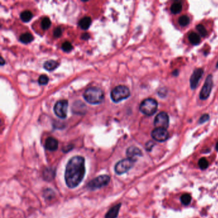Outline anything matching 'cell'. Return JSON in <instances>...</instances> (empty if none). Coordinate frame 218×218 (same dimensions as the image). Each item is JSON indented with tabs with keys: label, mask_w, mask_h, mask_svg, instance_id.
Here are the masks:
<instances>
[{
	"label": "cell",
	"mask_w": 218,
	"mask_h": 218,
	"mask_svg": "<svg viewBox=\"0 0 218 218\" xmlns=\"http://www.w3.org/2000/svg\"><path fill=\"white\" fill-rule=\"evenodd\" d=\"M62 48L65 52H69L72 49V45L69 42H65L62 44Z\"/></svg>",
	"instance_id": "f1b7e54d"
},
{
	"label": "cell",
	"mask_w": 218,
	"mask_h": 218,
	"mask_svg": "<svg viewBox=\"0 0 218 218\" xmlns=\"http://www.w3.org/2000/svg\"><path fill=\"white\" fill-rule=\"evenodd\" d=\"M158 104L154 98H147L141 103L140 110L142 113L147 116L153 115L157 110Z\"/></svg>",
	"instance_id": "277c9868"
},
{
	"label": "cell",
	"mask_w": 218,
	"mask_h": 218,
	"mask_svg": "<svg viewBox=\"0 0 218 218\" xmlns=\"http://www.w3.org/2000/svg\"><path fill=\"white\" fill-rule=\"evenodd\" d=\"M151 136L154 140L159 142L165 141L169 137V133L166 129L162 128H155L151 133Z\"/></svg>",
	"instance_id": "30bf717a"
},
{
	"label": "cell",
	"mask_w": 218,
	"mask_h": 218,
	"mask_svg": "<svg viewBox=\"0 0 218 218\" xmlns=\"http://www.w3.org/2000/svg\"><path fill=\"white\" fill-rule=\"evenodd\" d=\"M182 9V5L180 2H175L171 6L170 10L173 14H179Z\"/></svg>",
	"instance_id": "e0dca14e"
},
{
	"label": "cell",
	"mask_w": 218,
	"mask_h": 218,
	"mask_svg": "<svg viewBox=\"0 0 218 218\" xmlns=\"http://www.w3.org/2000/svg\"><path fill=\"white\" fill-rule=\"evenodd\" d=\"M121 205H122L121 203H118L114 207H111L108 211V213L105 214V218H116L118 215L119 211H120Z\"/></svg>",
	"instance_id": "4fadbf2b"
},
{
	"label": "cell",
	"mask_w": 218,
	"mask_h": 218,
	"mask_svg": "<svg viewBox=\"0 0 218 218\" xmlns=\"http://www.w3.org/2000/svg\"><path fill=\"white\" fill-rule=\"evenodd\" d=\"M154 146V142L150 141H148V142L147 143L146 147H146V149H147L148 151H150V150H152V148H153Z\"/></svg>",
	"instance_id": "1f68e13d"
},
{
	"label": "cell",
	"mask_w": 218,
	"mask_h": 218,
	"mask_svg": "<svg viewBox=\"0 0 218 218\" xmlns=\"http://www.w3.org/2000/svg\"><path fill=\"white\" fill-rule=\"evenodd\" d=\"M130 96L129 89L123 85H119L114 88L111 92V99L115 102H119Z\"/></svg>",
	"instance_id": "3957f363"
},
{
	"label": "cell",
	"mask_w": 218,
	"mask_h": 218,
	"mask_svg": "<svg viewBox=\"0 0 218 218\" xmlns=\"http://www.w3.org/2000/svg\"><path fill=\"white\" fill-rule=\"evenodd\" d=\"M72 148H73V145H67V146H66L63 148V152L65 153L68 152L71 150Z\"/></svg>",
	"instance_id": "d6a6232c"
},
{
	"label": "cell",
	"mask_w": 218,
	"mask_h": 218,
	"mask_svg": "<svg viewBox=\"0 0 218 218\" xmlns=\"http://www.w3.org/2000/svg\"><path fill=\"white\" fill-rule=\"evenodd\" d=\"M62 34V30H61L60 28H59V27L57 28H56V29L55 30V31H54V35H55V37H59L61 36Z\"/></svg>",
	"instance_id": "4dcf8cb0"
},
{
	"label": "cell",
	"mask_w": 218,
	"mask_h": 218,
	"mask_svg": "<svg viewBox=\"0 0 218 218\" xmlns=\"http://www.w3.org/2000/svg\"><path fill=\"white\" fill-rule=\"evenodd\" d=\"M1 59H2V63H1V65H3V63H4V60H3V58H2V57Z\"/></svg>",
	"instance_id": "e575fe53"
},
{
	"label": "cell",
	"mask_w": 218,
	"mask_h": 218,
	"mask_svg": "<svg viewBox=\"0 0 218 218\" xmlns=\"http://www.w3.org/2000/svg\"><path fill=\"white\" fill-rule=\"evenodd\" d=\"M110 181V177L107 175H99L90 180L87 184V188L91 191H94L102 188L108 184Z\"/></svg>",
	"instance_id": "8992f818"
},
{
	"label": "cell",
	"mask_w": 218,
	"mask_h": 218,
	"mask_svg": "<svg viewBox=\"0 0 218 218\" xmlns=\"http://www.w3.org/2000/svg\"><path fill=\"white\" fill-rule=\"evenodd\" d=\"M33 15L32 13L29 11V10H25L21 12V15H20V17H21V19L23 22H29L30 20L32 19Z\"/></svg>",
	"instance_id": "44dd1931"
},
{
	"label": "cell",
	"mask_w": 218,
	"mask_h": 218,
	"mask_svg": "<svg viewBox=\"0 0 218 218\" xmlns=\"http://www.w3.org/2000/svg\"><path fill=\"white\" fill-rule=\"evenodd\" d=\"M213 76L209 75L206 78L204 84L200 93V98L201 99H202V100H205V99H207L209 97L211 90H212L213 88Z\"/></svg>",
	"instance_id": "52a82bcc"
},
{
	"label": "cell",
	"mask_w": 218,
	"mask_h": 218,
	"mask_svg": "<svg viewBox=\"0 0 218 218\" xmlns=\"http://www.w3.org/2000/svg\"><path fill=\"white\" fill-rule=\"evenodd\" d=\"M216 150L218 151V141L217 142V143H216Z\"/></svg>",
	"instance_id": "d590c367"
},
{
	"label": "cell",
	"mask_w": 218,
	"mask_h": 218,
	"mask_svg": "<svg viewBox=\"0 0 218 218\" xmlns=\"http://www.w3.org/2000/svg\"><path fill=\"white\" fill-rule=\"evenodd\" d=\"M189 41L193 45H198L200 42V37L196 33L192 32L189 35Z\"/></svg>",
	"instance_id": "d6986e66"
},
{
	"label": "cell",
	"mask_w": 218,
	"mask_h": 218,
	"mask_svg": "<svg viewBox=\"0 0 218 218\" xmlns=\"http://www.w3.org/2000/svg\"><path fill=\"white\" fill-rule=\"evenodd\" d=\"M55 169L52 168H45L43 171V177L47 181L52 180L55 177Z\"/></svg>",
	"instance_id": "9a60e30c"
},
{
	"label": "cell",
	"mask_w": 218,
	"mask_h": 218,
	"mask_svg": "<svg viewBox=\"0 0 218 218\" xmlns=\"http://www.w3.org/2000/svg\"><path fill=\"white\" fill-rule=\"evenodd\" d=\"M196 29L198 30V31L199 32V34L201 35V36L202 37H205L207 35V30L205 28V26L202 24H198L196 26Z\"/></svg>",
	"instance_id": "4316f807"
},
{
	"label": "cell",
	"mask_w": 218,
	"mask_h": 218,
	"mask_svg": "<svg viewBox=\"0 0 218 218\" xmlns=\"http://www.w3.org/2000/svg\"><path fill=\"white\" fill-rule=\"evenodd\" d=\"M170 119L168 115L165 112H161L155 116L154 125L156 128H162L166 129L169 126Z\"/></svg>",
	"instance_id": "ba28073f"
},
{
	"label": "cell",
	"mask_w": 218,
	"mask_h": 218,
	"mask_svg": "<svg viewBox=\"0 0 218 218\" xmlns=\"http://www.w3.org/2000/svg\"><path fill=\"white\" fill-rule=\"evenodd\" d=\"M136 161V159L127 157L118 162L115 166V173L118 175H122L127 172L133 167Z\"/></svg>",
	"instance_id": "5b68a950"
},
{
	"label": "cell",
	"mask_w": 218,
	"mask_h": 218,
	"mask_svg": "<svg viewBox=\"0 0 218 218\" xmlns=\"http://www.w3.org/2000/svg\"><path fill=\"white\" fill-rule=\"evenodd\" d=\"M216 67H217V68H218V62H217V65H216Z\"/></svg>",
	"instance_id": "8d00e7d4"
},
{
	"label": "cell",
	"mask_w": 218,
	"mask_h": 218,
	"mask_svg": "<svg viewBox=\"0 0 218 218\" xmlns=\"http://www.w3.org/2000/svg\"><path fill=\"white\" fill-rule=\"evenodd\" d=\"M51 21L48 17H44L41 22V26L43 30H48L51 26Z\"/></svg>",
	"instance_id": "d4e9b609"
},
{
	"label": "cell",
	"mask_w": 218,
	"mask_h": 218,
	"mask_svg": "<svg viewBox=\"0 0 218 218\" xmlns=\"http://www.w3.org/2000/svg\"><path fill=\"white\" fill-rule=\"evenodd\" d=\"M58 66V63L53 60L48 61L45 62L44 64V69L48 71L54 70L55 69L57 68Z\"/></svg>",
	"instance_id": "ac0fdd59"
},
{
	"label": "cell",
	"mask_w": 218,
	"mask_h": 218,
	"mask_svg": "<svg viewBox=\"0 0 218 218\" xmlns=\"http://www.w3.org/2000/svg\"><path fill=\"white\" fill-rule=\"evenodd\" d=\"M19 40L20 41L24 44H28L34 40V37L30 33H25V34H23L20 36Z\"/></svg>",
	"instance_id": "ffe728a7"
},
{
	"label": "cell",
	"mask_w": 218,
	"mask_h": 218,
	"mask_svg": "<svg viewBox=\"0 0 218 218\" xmlns=\"http://www.w3.org/2000/svg\"><path fill=\"white\" fill-rule=\"evenodd\" d=\"M126 154L129 158L134 159L135 157H140L143 155L141 150L136 147H130L127 149Z\"/></svg>",
	"instance_id": "5bb4252c"
},
{
	"label": "cell",
	"mask_w": 218,
	"mask_h": 218,
	"mask_svg": "<svg viewBox=\"0 0 218 218\" xmlns=\"http://www.w3.org/2000/svg\"><path fill=\"white\" fill-rule=\"evenodd\" d=\"M198 165L202 170H205L209 166V163L205 158L202 157L198 161Z\"/></svg>",
	"instance_id": "484cf974"
},
{
	"label": "cell",
	"mask_w": 218,
	"mask_h": 218,
	"mask_svg": "<svg viewBox=\"0 0 218 218\" xmlns=\"http://www.w3.org/2000/svg\"><path fill=\"white\" fill-rule=\"evenodd\" d=\"M85 101L91 104H100L104 100V93L101 89L97 87H90L86 90L83 94Z\"/></svg>",
	"instance_id": "7a4b0ae2"
},
{
	"label": "cell",
	"mask_w": 218,
	"mask_h": 218,
	"mask_svg": "<svg viewBox=\"0 0 218 218\" xmlns=\"http://www.w3.org/2000/svg\"><path fill=\"white\" fill-rule=\"evenodd\" d=\"M68 102L66 100L58 101L54 106V111L57 116L60 118H65L67 116Z\"/></svg>",
	"instance_id": "9c48e42d"
},
{
	"label": "cell",
	"mask_w": 218,
	"mask_h": 218,
	"mask_svg": "<svg viewBox=\"0 0 218 218\" xmlns=\"http://www.w3.org/2000/svg\"><path fill=\"white\" fill-rule=\"evenodd\" d=\"M190 23V19L189 17L186 16V15H184L182 16L178 19V23L181 26H188Z\"/></svg>",
	"instance_id": "7402d4cb"
},
{
	"label": "cell",
	"mask_w": 218,
	"mask_h": 218,
	"mask_svg": "<svg viewBox=\"0 0 218 218\" xmlns=\"http://www.w3.org/2000/svg\"><path fill=\"white\" fill-rule=\"evenodd\" d=\"M85 172V160L83 157L76 155L70 159L65 171V180L68 188L77 187L83 180Z\"/></svg>",
	"instance_id": "6da1fadb"
},
{
	"label": "cell",
	"mask_w": 218,
	"mask_h": 218,
	"mask_svg": "<svg viewBox=\"0 0 218 218\" xmlns=\"http://www.w3.org/2000/svg\"><path fill=\"white\" fill-rule=\"evenodd\" d=\"M209 115H207V114H204L200 117V120H199V123H203L204 122H207L209 120Z\"/></svg>",
	"instance_id": "f546056e"
},
{
	"label": "cell",
	"mask_w": 218,
	"mask_h": 218,
	"mask_svg": "<svg viewBox=\"0 0 218 218\" xmlns=\"http://www.w3.org/2000/svg\"><path fill=\"white\" fill-rule=\"evenodd\" d=\"M203 74V70L202 69H196L194 70L193 74L191 75L190 78V86L191 88H196Z\"/></svg>",
	"instance_id": "8fae6325"
},
{
	"label": "cell",
	"mask_w": 218,
	"mask_h": 218,
	"mask_svg": "<svg viewBox=\"0 0 218 218\" xmlns=\"http://www.w3.org/2000/svg\"><path fill=\"white\" fill-rule=\"evenodd\" d=\"M49 81V78L46 75H41L38 78V83L41 85L47 84Z\"/></svg>",
	"instance_id": "83f0119b"
},
{
	"label": "cell",
	"mask_w": 218,
	"mask_h": 218,
	"mask_svg": "<svg viewBox=\"0 0 218 218\" xmlns=\"http://www.w3.org/2000/svg\"><path fill=\"white\" fill-rule=\"evenodd\" d=\"M55 194L54 193V191L51 190V189H46L43 193L44 197L45 198L46 200H51L52 198H53L55 196Z\"/></svg>",
	"instance_id": "cb8c5ba5"
},
{
	"label": "cell",
	"mask_w": 218,
	"mask_h": 218,
	"mask_svg": "<svg viewBox=\"0 0 218 218\" xmlns=\"http://www.w3.org/2000/svg\"><path fill=\"white\" fill-rule=\"evenodd\" d=\"M178 70H175L174 72H173V75L175 76H177L178 75Z\"/></svg>",
	"instance_id": "836d02e7"
},
{
	"label": "cell",
	"mask_w": 218,
	"mask_h": 218,
	"mask_svg": "<svg viewBox=\"0 0 218 218\" xmlns=\"http://www.w3.org/2000/svg\"><path fill=\"white\" fill-rule=\"evenodd\" d=\"M45 148L49 151H55L58 149V140L52 137H49L45 142Z\"/></svg>",
	"instance_id": "7c38bea8"
},
{
	"label": "cell",
	"mask_w": 218,
	"mask_h": 218,
	"mask_svg": "<svg viewBox=\"0 0 218 218\" xmlns=\"http://www.w3.org/2000/svg\"><path fill=\"white\" fill-rule=\"evenodd\" d=\"M91 23V19L90 17H84L80 20L79 25L83 30H87L89 28Z\"/></svg>",
	"instance_id": "2e32d148"
},
{
	"label": "cell",
	"mask_w": 218,
	"mask_h": 218,
	"mask_svg": "<svg viewBox=\"0 0 218 218\" xmlns=\"http://www.w3.org/2000/svg\"><path fill=\"white\" fill-rule=\"evenodd\" d=\"M180 201L182 202V204H184V205H188L191 201V196L189 194H184L183 195H182L181 198H180Z\"/></svg>",
	"instance_id": "603a6c76"
}]
</instances>
